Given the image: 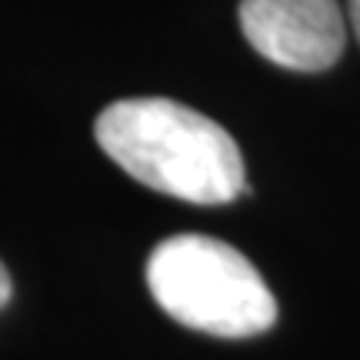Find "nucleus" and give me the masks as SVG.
I'll return each instance as SVG.
<instances>
[{"label":"nucleus","mask_w":360,"mask_h":360,"mask_svg":"<svg viewBox=\"0 0 360 360\" xmlns=\"http://www.w3.org/2000/svg\"><path fill=\"white\" fill-rule=\"evenodd\" d=\"M97 143L143 187L191 204L247 193L240 147L217 120L167 97H130L101 110Z\"/></svg>","instance_id":"f257e3e1"},{"label":"nucleus","mask_w":360,"mask_h":360,"mask_svg":"<svg viewBox=\"0 0 360 360\" xmlns=\"http://www.w3.org/2000/svg\"><path fill=\"white\" fill-rule=\"evenodd\" d=\"M147 287L170 317L214 337H254L277 321L260 270L217 237L177 233L150 250Z\"/></svg>","instance_id":"f03ea898"},{"label":"nucleus","mask_w":360,"mask_h":360,"mask_svg":"<svg viewBox=\"0 0 360 360\" xmlns=\"http://www.w3.org/2000/svg\"><path fill=\"white\" fill-rule=\"evenodd\" d=\"M240 30L270 64L321 74L347 44V20L337 0H240Z\"/></svg>","instance_id":"7ed1b4c3"},{"label":"nucleus","mask_w":360,"mask_h":360,"mask_svg":"<svg viewBox=\"0 0 360 360\" xmlns=\"http://www.w3.org/2000/svg\"><path fill=\"white\" fill-rule=\"evenodd\" d=\"M11 290H13V283H11V274H7V267H4V260H0V307L11 300Z\"/></svg>","instance_id":"20e7f679"},{"label":"nucleus","mask_w":360,"mask_h":360,"mask_svg":"<svg viewBox=\"0 0 360 360\" xmlns=\"http://www.w3.org/2000/svg\"><path fill=\"white\" fill-rule=\"evenodd\" d=\"M347 17H350V30L360 44V0H347Z\"/></svg>","instance_id":"39448f33"}]
</instances>
